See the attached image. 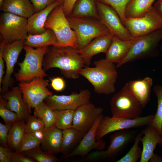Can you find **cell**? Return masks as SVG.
<instances>
[{
    "label": "cell",
    "instance_id": "cell-1",
    "mask_svg": "<svg viewBox=\"0 0 162 162\" xmlns=\"http://www.w3.org/2000/svg\"><path fill=\"white\" fill-rule=\"evenodd\" d=\"M85 64L77 49L70 46H50L44 56L42 66L45 71L58 68L66 78L74 79L79 77V72Z\"/></svg>",
    "mask_w": 162,
    "mask_h": 162
},
{
    "label": "cell",
    "instance_id": "cell-2",
    "mask_svg": "<svg viewBox=\"0 0 162 162\" xmlns=\"http://www.w3.org/2000/svg\"><path fill=\"white\" fill-rule=\"evenodd\" d=\"M93 64L94 67L84 66L80 70V75L92 85L97 93L106 95L114 93L118 75L114 63L103 58L94 61Z\"/></svg>",
    "mask_w": 162,
    "mask_h": 162
},
{
    "label": "cell",
    "instance_id": "cell-3",
    "mask_svg": "<svg viewBox=\"0 0 162 162\" xmlns=\"http://www.w3.org/2000/svg\"><path fill=\"white\" fill-rule=\"evenodd\" d=\"M48 46L37 48L25 46L26 54L23 61L18 64L20 69L15 74L17 81L29 82L35 78L44 79L47 75L43 68V62Z\"/></svg>",
    "mask_w": 162,
    "mask_h": 162
},
{
    "label": "cell",
    "instance_id": "cell-4",
    "mask_svg": "<svg viewBox=\"0 0 162 162\" xmlns=\"http://www.w3.org/2000/svg\"><path fill=\"white\" fill-rule=\"evenodd\" d=\"M162 39V28L146 35L133 38L132 45L123 59L117 64H124L136 60L155 57L159 55L158 47Z\"/></svg>",
    "mask_w": 162,
    "mask_h": 162
},
{
    "label": "cell",
    "instance_id": "cell-5",
    "mask_svg": "<svg viewBox=\"0 0 162 162\" xmlns=\"http://www.w3.org/2000/svg\"><path fill=\"white\" fill-rule=\"evenodd\" d=\"M67 17L76 34L77 50L83 48L97 37L111 33L98 20L71 16Z\"/></svg>",
    "mask_w": 162,
    "mask_h": 162
},
{
    "label": "cell",
    "instance_id": "cell-6",
    "mask_svg": "<svg viewBox=\"0 0 162 162\" xmlns=\"http://www.w3.org/2000/svg\"><path fill=\"white\" fill-rule=\"evenodd\" d=\"M110 106L112 116L131 119L141 117L143 108L128 82L112 97Z\"/></svg>",
    "mask_w": 162,
    "mask_h": 162
},
{
    "label": "cell",
    "instance_id": "cell-7",
    "mask_svg": "<svg viewBox=\"0 0 162 162\" xmlns=\"http://www.w3.org/2000/svg\"><path fill=\"white\" fill-rule=\"evenodd\" d=\"M45 27L54 32L58 40L59 46H70L77 49L76 35L64 14L62 4L56 7L50 13Z\"/></svg>",
    "mask_w": 162,
    "mask_h": 162
},
{
    "label": "cell",
    "instance_id": "cell-8",
    "mask_svg": "<svg viewBox=\"0 0 162 162\" xmlns=\"http://www.w3.org/2000/svg\"><path fill=\"white\" fill-rule=\"evenodd\" d=\"M27 18L11 13L3 12L0 18L1 41L5 44L25 40L28 34Z\"/></svg>",
    "mask_w": 162,
    "mask_h": 162
},
{
    "label": "cell",
    "instance_id": "cell-9",
    "mask_svg": "<svg viewBox=\"0 0 162 162\" xmlns=\"http://www.w3.org/2000/svg\"><path fill=\"white\" fill-rule=\"evenodd\" d=\"M154 115H150L131 119L120 117H104L98 126L96 133V141L112 132L124 129L136 128L148 126L152 123Z\"/></svg>",
    "mask_w": 162,
    "mask_h": 162
},
{
    "label": "cell",
    "instance_id": "cell-10",
    "mask_svg": "<svg viewBox=\"0 0 162 162\" xmlns=\"http://www.w3.org/2000/svg\"><path fill=\"white\" fill-rule=\"evenodd\" d=\"M123 24L133 38L148 34L162 28V17L153 6L140 17L126 18Z\"/></svg>",
    "mask_w": 162,
    "mask_h": 162
},
{
    "label": "cell",
    "instance_id": "cell-11",
    "mask_svg": "<svg viewBox=\"0 0 162 162\" xmlns=\"http://www.w3.org/2000/svg\"><path fill=\"white\" fill-rule=\"evenodd\" d=\"M49 83L48 80L35 78L28 82H21L18 84L29 113L31 112L32 108H34L46 97L53 95V93L47 88Z\"/></svg>",
    "mask_w": 162,
    "mask_h": 162
},
{
    "label": "cell",
    "instance_id": "cell-12",
    "mask_svg": "<svg viewBox=\"0 0 162 162\" xmlns=\"http://www.w3.org/2000/svg\"><path fill=\"white\" fill-rule=\"evenodd\" d=\"M135 133L129 129L115 131L110 136L109 145L106 150L92 152L87 156L86 159L95 160L115 157L133 140Z\"/></svg>",
    "mask_w": 162,
    "mask_h": 162
},
{
    "label": "cell",
    "instance_id": "cell-13",
    "mask_svg": "<svg viewBox=\"0 0 162 162\" xmlns=\"http://www.w3.org/2000/svg\"><path fill=\"white\" fill-rule=\"evenodd\" d=\"M99 21L114 36L126 40L133 39L129 32L122 23L115 10L109 5L101 2L96 3Z\"/></svg>",
    "mask_w": 162,
    "mask_h": 162
},
{
    "label": "cell",
    "instance_id": "cell-14",
    "mask_svg": "<svg viewBox=\"0 0 162 162\" xmlns=\"http://www.w3.org/2000/svg\"><path fill=\"white\" fill-rule=\"evenodd\" d=\"M91 93L88 89L79 92H73L68 95H52L46 97L44 101L52 110H70L75 111L80 106L90 102Z\"/></svg>",
    "mask_w": 162,
    "mask_h": 162
},
{
    "label": "cell",
    "instance_id": "cell-15",
    "mask_svg": "<svg viewBox=\"0 0 162 162\" xmlns=\"http://www.w3.org/2000/svg\"><path fill=\"white\" fill-rule=\"evenodd\" d=\"M104 117L100 115L96 119L93 125L86 134L79 144L70 153L64 155V158L67 159L76 156L85 157L93 149L96 151L104 150L106 147V142L102 139L96 140L97 129Z\"/></svg>",
    "mask_w": 162,
    "mask_h": 162
},
{
    "label": "cell",
    "instance_id": "cell-16",
    "mask_svg": "<svg viewBox=\"0 0 162 162\" xmlns=\"http://www.w3.org/2000/svg\"><path fill=\"white\" fill-rule=\"evenodd\" d=\"M25 40H18L4 45L2 55L5 63V74L2 80V86L0 92L4 94L8 91L12 82L11 75L14 72V65L17 62L19 56L25 46Z\"/></svg>",
    "mask_w": 162,
    "mask_h": 162
},
{
    "label": "cell",
    "instance_id": "cell-17",
    "mask_svg": "<svg viewBox=\"0 0 162 162\" xmlns=\"http://www.w3.org/2000/svg\"><path fill=\"white\" fill-rule=\"evenodd\" d=\"M103 112L102 108L91 102L80 106L75 111L73 128L86 133Z\"/></svg>",
    "mask_w": 162,
    "mask_h": 162
},
{
    "label": "cell",
    "instance_id": "cell-18",
    "mask_svg": "<svg viewBox=\"0 0 162 162\" xmlns=\"http://www.w3.org/2000/svg\"><path fill=\"white\" fill-rule=\"evenodd\" d=\"M113 36L110 33L97 37L83 48L77 50L85 64L87 66H89L94 56L100 53L106 54L111 44Z\"/></svg>",
    "mask_w": 162,
    "mask_h": 162
},
{
    "label": "cell",
    "instance_id": "cell-19",
    "mask_svg": "<svg viewBox=\"0 0 162 162\" xmlns=\"http://www.w3.org/2000/svg\"><path fill=\"white\" fill-rule=\"evenodd\" d=\"M0 97L7 100L5 105L7 109L16 113L20 120L27 121L29 112L19 86L12 88L10 91H8Z\"/></svg>",
    "mask_w": 162,
    "mask_h": 162
},
{
    "label": "cell",
    "instance_id": "cell-20",
    "mask_svg": "<svg viewBox=\"0 0 162 162\" xmlns=\"http://www.w3.org/2000/svg\"><path fill=\"white\" fill-rule=\"evenodd\" d=\"M143 135L140 139L142 149L140 162H148L154 154L157 145H162V134L149 125L143 130Z\"/></svg>",
    "mask_w": 162,
    "mask_h": 162
},
{
    "label": "cell",
    "instance_id": "cell-21",
    "mask_svg": "<svg viewBox=\"0 0 162 162\" xmlns=\"http://www.w3.org/2000/svg\"><path fill=\"white\" fill-rule=\"evenodd\" d=\"M62 4L56 1L44 9L35 12L27 19L28 33L37 34L44 32L47 29L45 27L46 20L50 13L57 6Z\"/></svg>",
    "mask_w": 162,
    "mask_h": 162
},
{
    "label": "cell",
    "instance_id": "cell-22",
    "mask_svg": "<svg viewBox=\"0 0 162 162\" xmlns=\"http://www.w3.org/2000/svg\"><path fill=\"white\" fill-rule=\"evenodd\" d=\"M133 43L130 40L120 39L113 36L111 44L106 52L105 59L113 63H120L128 52Z\"/></svg>",
    "mask_w": 162,
    "mask_h": 162
},
{
    "label": "cell",
    "instance_id": "cell-23",
    "mask_svg": "<svg viewBox=\"0 0 162 162\" xmlns=\"http://www.w3.org/2000/svg\"><path fill=\"white\" fill-rule=\"evenodd\" d=\"M128 83L132 93L144 108L150 100L152 79L146 77L142 80H131Z\"/></svg>",
    "mask_w": 162,
    "mask_h": 162
},
{
    "label": "cell",
    "instance_id": "cell-24",
    "mask_svg": "<svg viewBox=\"0 0 162 162\" xmlns=\"http://www.w3.org/2000/svg\"><path fill=\"white\" fill-rule=\"evenodd\" d=\"M0 8L3 12L11 13L27 19L35 13L30 0H4Z\"/></svg>",
    "mask_w": 162,
    "mask_h": 162
},
{
    "label": "cell",
    "instance_id": "cell-25",
    "mask_svg": "<svg viewBox=\"0 0 162 162\" xmlns=\"http://www.w3.org/2000/svg\"><path fill=\"white\" fill-rule=\"evenodd\" d=\"M63 130L55 125L45 128L43 132L41 148L45 151L50 152L54 154L60 153Z\"/></svg>",
    "mask_w": 162,
    "mask_h": 162
},
{
    "label": "cell",
    "instance_id": "cell-26",
    "mask_svg": "<svg viewBox=\"0 0 162 162\" xmlns=\"http://www.w3.org/2000/svg\"><path fill=\"white\" fill-rule=\"evenodd\" d=\"M24 44L27 46L36 48L50 46H59L58 40L53 31L47 28L44 32L37 34H28Z\"/></svg>",
    "mask_w": 162,
    "mask_h": 162
},
{
    "label": "cell",
    "instance_id": "cell-27",
    "mask_svg": "<svg viewBox=\"0 0 162 162\" xmlns=\"http://www.w3.org/2000/svg\"><path fill=\"white\" fill-rule=\"evenodd\" d=\"M62 131L60 153L65 155L79 144L86 133L73 128L63 130Z\"/></svg>",
    "mask_w": 162,
    "mask_h": 162
},
{
    "label": "cell",
    "instance_id": "cell-28",
    "mask_svg": "<svg viewBox=\"0 0 162 162\" xmlns=\"http://www.w3.org/2000/svg\"><path fill=\"white\" fill-rule=\"evenodd\" d=\"M74 7L70 16L99 20L94 0H79Z\"/></svg>",
    "mask_w": 162,
    "mask_h": 162
},
{
    "label": "cell",
    "instance_id": "cell-29",
    "mask_svg": "<svg viewBox=\"0 0 162 162\" xmlns=\"http://www.w3.org/2000/svg\"><path fill=\"white\" fill-rule=\"evenodd\" d=\"M25 121L20 120L14 123L9 131L8 146L16 152L19 148L25 134Z\"/></svg>",
    "mask_w": 162,
    "mask_h": 162
},
{
    "label": "cell",
    "instance_id": "cell-30",
    "mask_svg": "<svg viewBox=\"0 0 162 162\" xmlns=\"http://www.w3.org/2000/svg\"><path fill=\"white\" fill-rule=\"evenodd\" d=\"M155 0H131L125 11L126 18H136L144 15L153 7Z\"/></svg>",
    "mask_w": 162,
    "mask_h": 162
},
{
    "label": "cell",
    "instance_id": "cell-31",
    "mask_svg": "<svg viewBox=\"0 0 162 162\" xmlns=\"http://www.w3.org/2000/svg\"><path fill=\"white\" fill-rule=\"evenodd\" d=\"M34 115L41 119L44 122L45 128L54 125L55 114L44 100L34 108Z\"/></svg>",
    "mask_w": 162,
    "mask_h": 162
},
{
    "label": "cell",
    "instance_id": "cell-32",
    "mask_svg": "<svg viewBox=\"0 0 162 162\" xmlns=\"http://www.w3.org/2000/svg\"><path fill=\"white\" fill-rule=\"evenodd\" d=\"M55 114L54 125L62 130L73 128L75 111L72 110H53Z\"/></svg>",
    "mask_w": 162,
    "mask_h": 162
},
{
    "label": "cell",
    "instance_id": "cell-33",
    "mask_svg": "<svg viewBox=\"0 0 162 162\" xmlns=\"http://www.w3.org/2000/svg\"><path fill=\"white\" fill-rule=\"evenodd\" d=\"M22 153L36 162H56L62 160L56 157L51 152L42 151L40 146Z\"/></svg>",
    "mask_w": 162,
    "mask_h": 162
},
{
    "label": "cell",
    "instance_id": "cell-34",
    "mask_svg": "<svg viewBox=\"0 0 162 162\" xmlns=\"http://www.w3.org/2000/svg\"><path fill=\"white\" fill-rule=\"evenodd\" d=\"M153 90L157 99V108L150 125L162 134V86L159 84L155 85Z\"/></svg>",
    "mask_w": 162,
    "mask_h": 162
},
{
    "label": "cell",
    "instance_id": "cell-35",
    "mask_svg": "<svg viewBox=\"0 0 162 162\" xmlns=\"http://www.w3.org/2000/svg\"><path fill=\"white\" fill-rule=\"evenodd\" d=\"M143 134V130L136 135L134 139V144L128 152L116 162H136L140 158L142 154V150L139 146V143Z\"/></svg>",
    "mask_w": 162,
    "mask_h": 162
},
{
    "label": "cell",
    "instance_id": "cell-36",
    "mask_svg": "<svg viewBox=\"0 0 162 162\" xmlns=\"http://www.w3.org/2000/svg\"><path fill=\"white\" fill-rule=\"evenodd\" d=\"M42 141V139L34 133H25L20 146L16 152L22 153L31 150L40 146Z\"/></svg>",
    "mask_w": 162,
    "mask_h": 162
},
{
    "label": "cell",
    "instance_id": "cell-37",
    "mask_svg": "<svg viewBox=\"0 0 162 162\" xmlns=\"http://www.w3.org/2000/svg\"><path fill=\"white\" fill-rule=\"evenodd\" d=\"M7 100L0 98V116L6 124L12 125L20 120L18 114L7 109L5 106Z\"/></svg>",
    "mask_w": 162,
    "mask_h": 162
},
{
    "label": "cell",
    "instance_id": "cell-38",
    "mask_svg": "<svg viewBox=\"0 0 162 162\" xmlns=\"http://www.w3.org/2000/svg\"><path fill=\"white\" fill-rule=\"evenodd\" d=\"M110 6L117 12L123 23L126 18L125 11L126 7L131 0H99Z\"/></svg>",
    "mask_w": 162,
    "mask_h": 162
},
{
    "label": "cell",
    "instance_id": "cell-39",
    "mask_svg": "<svg viewBox=\"0 0 162 162\" xmlns=\"http://www.w3.org/2000/svg\"><path fill=\"white\" fill-rule=\"evenodd\" d=\"M26 122L25 133L43 131L45 128L43 121L34 116H31L29 114Z\"/></svg>",
    "mask_w": 162,
    "mask_h": 162
},
{
    "label": "cell",
    "instance_id": "cell-40",
    "mask_svg": "<svg viewBox=\"0 0 162 162\" xmlns=\"http://www.w3.org/2000/svg\"><path fill=\"white\" fill-rule=\"evenodd\" d=\"M12 125L4 124L0 123V143L1 146L8 148V140L9 131Z\"/></svg>",
    "mask_w": 162,
    "mask_h": 162
},
{
    "label": "cell",
    "instance_id": "cell-41",
    "mask_svg": "<svg viewBox=\"0 0 162 162\" xmlns=\"http://www.w3.org/2000/svg\"><path fill=\"white\" fill-rule=\"evenodd\" d=\"M9 157L10 162H35L33 159L25 156L22 153L14 152L10 150Z\"/></svg>",
    "mask_w": 162,
    "mask_h": 162
},
{
    "label": "cell",
    "instance_id": "cell-42",
    "mask_svg": "<svg viewBox=\"0 0 162 162\" xmlns=\"http://www.w3.org/2000/svg\"><path fill=\"white\" fill-rule=\"evenodd\" d=\"M34 7L35 12L40 11L56 1L55 0H30Z\"/></svg>",
    "mask_w": 162,
    "mask_h": 162
},
{
    "label": "cell",
    "instance_id": "cell-43",
    "mask_svg": "<svg viewBox=\"0 0 162 162\" xmlns=\"http://www.w3.org/2000/svg\"><path fill=\"white\" fill-rule=\"evenodd\" d=\"M51 86L55 91L60 92L63 90L65 87V82L63 79L56 77L50 78Z\"/></svg>",
    "mask_w": 162,
    "mask_h": 162
},
{
    "label": "cell",
    "instance_id": "cell-44",
    "mask_svg": "<svg viewBox=\"0 0 162 162\" xmlns=\"http://www.w3.org/2000/svg\"><path fill=\"white\" fill-rule=\"evenodd\" d=\"M77 0H64L62 4L64 12L66 17L70 16Z\"/></svg>",
    "mask_w": 162,
    "mask_h": 162
},
{
    "label": "cell",
    "instance_id": "cell-45",
    "mask_svg": "<svg viewBox=\"0 0 162 162\" xmlns=\"http://www.w3.org/2000/svg\"><path fill=\"white\" fill-rule=\"evenodd\" d=\"M5 44L3 41H1L0 44V89L2 84L3 75L4 74V60L2 52L4 47Z\"/></svg>",
    "mask_w": 162,
    "mask_h": 162
},
{
    "label": "cell",
    "instance_id": "cell-46",
    "mask_svg": "<svg viewBox=\"0 0 162 162\" xmlns=\"http://www.w3.org/2000/svg\"><path fill=\"white\" fill-rule=\"evenodd\" d=\"M10 150L2 146H0V162H10L9 157Z\"/></svg>",
    "mask_w": 162,
    "mask_h": 162
},
{
    "label": "cell",
    "instance_id": "cell-47",
    "mask_svg": "<svg viewBox=\"0 0 162 162\" xmlns=\"http://www.w3.org/2000/svg\"><path fill=\"white\" fill-rule=\"evenodd\" d=\"M153 7L156 12L162 17V0H157Z\"/></svg>",
    "mask_w": 162,
    "mask_h": 162
},
{
    "label": "cell",
    "instance_id": "cell-48",
    "mask_svg": "<svg viewBox=\"0 0 162 162\" xmlns=\"http://www.w3.org/2000/svg\"><path fill=\"white\" fill-rule=\"evenodd\" d=\"M150 162H162V156L154 154L149 159Z\"/></svg>",
    "mask_w": 162,
    "mask_h": 162
},
{
    "label": "cell",
    "instance_id": "cell-49",
    "mask_svg": "<svg viewBox=\"0 0 162 162\" xmlns=\"http://www.w3.org/2000/svg\"><path fill=\"white\" fill-rule=\"evenodd\" d=\"M55 0L56 1H58L59 2L62 4H63L64 2V0Z\"/></svg>",
    "mask_w": 162,
    "mask_h": 162
},
{
    "label": "cell",
    "instance_id": "cell-50",
    "mask_svg": "<svg viewBox=\"0 0 162 162\" xmlns=\"http://www.w3.org/2000/svg\"><path fill=\"white\" fill-rule=\"evenodd\" d=\"M4 0H0V7L1 6Z\"/></svg>",
    "mask_w": 162,
    "mask_h": 162
},
{
    "label": "cell",
    "instance_id": "cell-51",
    "mask_svg": "<svg viewBox=\"0 0 162 162\" xmlns=\"http://www.w3.org/2000/svg\"><path fill=\"white\" fill-rule=\"evenodd\" d=\"M160 49L161 50V51H162V45L160 47Z\"/></svg>",
    "mask_w": 162,
    "mask_h": 162
}]
</instances>
